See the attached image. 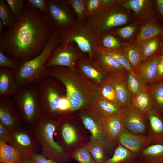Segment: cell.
Returning <instances> with one entry per match:
<instances>
[{
    "instance_id": "obj_1",
    "label": "cell",
    "mask_w": 163,
    "mask_h": 163,
    "mask_svg": "<svg viewBox=\"0 0 163 163\" xmlns=\"http://www.w3.org/2000/svg\"><path fill=\"white\" fill-rule=\"evenodd\" d=\"M53 31L45 15L27 3L19 18L0 35V50L21 64L43 51Z\"/></svg>"
},
{
    "instance_id": "obj_2",
    "label": "cell",
    "mask_w": 163,
    "mask_h": 163,
    "mask_svg": "<svg viewBox=\"0 0 163 163\" xmlns=\"http://www.w3.org/2000/svg\"><path fill=\"white\" fill-rule=\"evenodd\" d=\"M47 71V76L56 78L64 85L72 115L90 109L100 97L99 86L88 79L75 66L74 69L56 66Z\"/></svg>"
},
{
    "instance_id": "obj_3",
    "label": "cell",
    "mask_w": 163,
    "mask_h": 163,
    "mask_svg": "<svg viewBox=\"0 0 163 163\" xmlns=\"http://www.w3.org/2000/svg\"><path fill=\"white\" fill-rule=\"evenodd\" d=\"M88 131L78 116L63 117L57 121L55 140L70 157L90 141Z\"/></svg>"
},
{
    "instance_id": "obj_4",
    "label": "cell",
    "mask_w": 163,
    "mask_h": 163,
    "mask_svg": "<svg viewBox=\"0 0 163 163\" xmlns=\"http://www.w3.org/2000/svg\"><path fill=\"white\" fill-rule=\"evenodd\" d=\"M60 42L59 34L54 30L45 48L39 55L21 64L17 69L11 70L15 75L19 87L38 84L47 76L46 64L51 53Z\"/></svg>"
},
{
    "instance_id": "obj_5",
    "label": "cell",
    "mask_w": 163,
    "mask_h": 163,
    "mask_svg": "<svg viewBox=\"0 0 163 163\" xmlns=\"http://www.w3.org/2000/svg\"><path fill=\"white\" fill-rule=\"evenodd\" d=\"M57 121L42 117L32 128L41 148L40 154L46 158L61 163H69L71 158L54 139Z\"/></svg>"
},
{
    "instance_id": "obj_6",
    "label": "cell",
    "mask_w": 163,
    "mask_h": 163,
    "mask_svg": "<svg viewBox=\"0 0 163 163\" xmlns=\"http://www.w3.org/2000/svg\"><path fill=\"white\" fill-rule=\"evenodd\" d=\"M38 84L20 87L12 96L24 124L31 129L43 117L40 100Z\"/></svg>"
},
{
    "instance_id": "obj_7",
    "label": "cell",
    "mask_w": 163,
    "mask_h": 163,
    "mask_svg": "<svg viewBox=\"0 0 163 163\" xmlns=\"http://www.w3.org/2000/svg\"><path fill=\"white\" fill-rule=\"evenodd\" d=\"M131 21L128 12L120 4L102 11L87 18L83 23L97 37L110 33L113 29Z\"/></svg>"
},
{
    "instance_id": "obj_8",
    "label": "cell",
    "mask_w": 163,
    "mask_h": 163,
    "mask_svg": "<svg viewBox=\"0 0 163 163\" xmlns=\"http://www.w3.org/2000/svg\"><path fill=\"white\" fill-rule=\"evenodd\" d=\"M56 78L46 76L38 83L39 98L43 116L57 121L59 119V108L62 94L56 83Z\"/></svg>"
},
{
    "instance_id": "obj_9",
    "label": "cell",
    "mask_w": 163,
    "mask_h": 163,
    "mask_svg": "<svg viewBox=\"0 0 163 163\" xmlns=\"http://www.w3.org/2000/svg\"><path fill=\"white\" fill-rule=\"evenodd\" d=\"M60 43H74L90 59L97 53L96 48L101 46L99 38L88 29L83 22L77 21L60 34Z\"/></svg>"
},
{
    "instance_id": "obj_10",
    "label": "cell",
    "mask_w": 163,
    "mask_h": 163,
    "mask_svg": "<svg viewBox=\"0 0 163 163\" xmlns=\"http://www.w3.org/2000/svg\"><path fill=\"white\" fill-rule=\"evenodd\" d=\"M45 15L53 30L59 34L77 21L75 14L65 0H48Z\"/></svg>"
},
{
    "instance_id": "obj_11",
    "label": "cell",
    "mask_w": 163,
    "mask_h": 163,
    "mask_svg": "<svg viewBox=\"0 0 163 163\" xmlns=\"http://www.w3.org/2000/svg\"><path fill=\"white\" fill-rule=\"evenodd\" d=\"M7 143L15 149L22 158H31L41 152V147L31 129L24 124L11 130Z\"/></svg>"
},
{
    "instance_id": "obj_12",
    "label": "cell",
    "mask_w": 163,
    "mask_h": 163,
    "mask_svg": "<svg viewBox=\"0 0 163 163\" xmlns=\"http://www.w3.org/2000/svg\"><path fill=\"white\" fill-rule=\"evenodd\" d=\"M88 55L73 42L59 43L51 53L45 66L46 69L56 66L75 67L77 59Z\"/></svg>"
},
{
    "instance_id": "obj_13",
    "label": "cell",
    "mask_w": 163,
    "mask_h": 163,
    "mask_svg": "<svg viewBox=\"0 0 163 163\" xmlns=\"http://www.w3.org/2000/svg\"><path fill=\"white\" fill-rule=\"evenodd\" d=\"M78 116L90 133V142L99 143L107 149L112 145V142L106 138L102 130L100 123V117L91 109L81 110Z\"/></svg>"
},
{
    "instance_id": "obj_14",
    "label": "cell",
    "mask_w": 163,
    "mask_h": 163,
    "mask_svg": "<svg viewBox=\"0 0 163 163\" xmlns=\"http://www.w3.org/2000/svg\"><path fill=\"white\" fill-rule=\"evenodd\" d=\"M151 0H125L120 4L124 9L134 12L131 21L140 25L156 21V13L153 8Z\"/></svg>"
},
{
    "instance_id": "obj_15",
    "label": "cell",
    "mask_w": 163,
    "mask_h": 163,
    "mask_svg": "<svg viewBox=\"0 0 163 163\" xmlns=\"http://www.w3.org/2000/svg\"><path fill=\"white\" fill-rule=\"evenodd\" d=\"M0 123L10 130L24 124L10 96H0Z\"/></svg>"
},
{
    "instance_id": "obj_16",
    "label": "cell",
    "mask_w": 163,
    "mask_h": 163,
    "mask_svg": "<svg viewBox=\"0 0 163 163\" xmlns=\"http://www.w3.org/2000/svg\"><path fill=\"white\" fill-rule=\"evenodd\" d=\"M122 115L126 129L136 135L147 136L148 123L145 115L132 106L124 108Z\"/></svg>"
},
{
    "instance_id": "obj_17",
    "label": "cell",
    "mask_w": 163,
    "mask_h": 163,
    "mask_svg": "<svg viewBox=\"0 0 163 163\" xmlns=\"http://www.w3.org/2000/svg\"><path fill=\"white\" fill-rule=\"evenodd\" d=\"M116 141L139 156L144 149L151 145L150 139L147 136L133 134L125 127L119 134Z\"/></svg>"
},
{
    "instance_id": "obj_18",
    "label": "cell",
    "mask_w": 163,
    "mask_h": 163,
    "mask_svg": "<svg viewBox=\"0 0 163 163\" xmlns=\"http://www.w3.org/2000/svg\"><path fill=\"white\" fill-rule=\"evenodd\" d=\"M75 66L88 79L99 86L108 76L88 55L79 58L76 62Z\"/></svg>"
},
{
    "instance_id": "obj_19",
    "label": "cell",
    "mask_w": 163,
    "mask_h": 163,
    "mask_svg": "<svg viewBox=\"0 0 163 163\" xmlns=\"http://www.w3.org/2000/svg\"><path fill=\"white\" fill-rule=\"evenodd\" d=\"M127 72L108 76L114 86L117 101L119 105L124 108L132 106L133 96L129 90L126 81V74Z\"/></svg>"
},
{
    "instance_id": "obj_20",
    "label": "cell",
    "mask_w": 163,
    "mask_h": 163,
    "mask_svg": "<svg viewBox=\"0 0 163 163\" xmlns=\"http://www.w3.org/2000/svg\"><path fill=\"white\" fill-rule=\"evenodd\" d=\"M148 123L147 136L151 145H163V118L158 111L154 107L146 115Z\"/></svg>"
},
{
    "instance_id": "obj_21",
    "label": "cell",
    "mask_w": 163,
    "mask_h": 163,
    "mask_svg": "<svg viewBox=\"0 0 163 163\" xmlns=\"http://www.w3.org/2000/svg\"><path fill=\"white\" fill-rule=\"evenodd\" d=\"M100 123L106 138L112 142L116 141L119 134L125 127L122 113L113 116L100 117Z\"/></svg>"
},
{
    "instance_id": "obj_22",
    "label": "cell",
    "mask_w": 163,
    "mask_h": 163,
    "mask_svg": "<svg viewBox=\"0 0 163 163\" xmlns=\"http://www.w3.org/2000/svg\"><path fill=\"white\" fill-rule=\"evenodd\" d=\"M91 59L108 76L128 71L115 59L102 52H97Z\"/></svg>"
},
{
    "instance_id": "obj_23",
    "label": "cell",
    "mask_w": 163,
    "mask_h": 163,
    "mask_svg": "<svg viewBox=\"0 0 163 163\" xmlns=\"http://www.w3.org/2000/svg\"><path fill=\"white\" fill-rule=\"evenodd\" d=\"M161 54L159 53L149 58L135 72L136 75L147 85L154 83Z\"/></svg>"
},
{
    "instance_id": "obj_24",
    "label": "cell",
    "mask_w": 163,
    "mask_h": 163,
    "mask_svg": "<svg viewBox=\"0 0 163 163\" xmlns=\"http://www.w3.org/2000/svg\"><path fill=\"white\" fill-rule=\"evenodd\" d=\"M19 88L14 72L0 67V96L12 97Z\"/></svg>"
},
{
    "instance_id": "obj_25",
    "label": "cell",
    "mask_w": 163,
    "mask_h": 163,
    "mask_svg": "<svg viewBox=\"0 0 163 163\" xmlns=\"http://www.w3.org/2000/svg\"><path fill=\"white\" fill-rule=\"evenodd\" d=\"M163 26L156 21L141 25L139 33L133 42L140 46L146 41L154 38L161 37Z\"/></svg>"
},
{
    "instance_id": "obj_26",
    "label": "cell",
    "mask_w": 163,
    "mask_h": 163,
    "mask_svg": "<svg viewBox=\"0 0 163 163\" xmlns=\"http://www.w3.org/2000/svg\"><path fill=\"white\" fill-rule=\"evenodd\" d=\"M124 108L120 105L101 97L90 109L101 117L115 116L122 113Z\"/></svg>"
},
{
    "instance_id": "obj_27",
    "label": "cell",
    "mask_w": 163,
    "mask_h": 163,
    "mask_svg": "<svg viewBox=\"0 0 163 163\" xmlns=\"http://www.w3.org/2000/svg\"><path fill=\"white\" fill-rule=\"evenodd\" d=\"M117 144L112 155L105 163H140L139 155Z\"/></svg>"
},
{
    "instance_id": "obj_28",
    "label": "cell",
    "mask_w": 163,
    "mask_h": 163,
    "mask_svg": "<svg viewBox=\"0 0 163 163\" xmlns=\"http://www.w3.org/2000/svg\"><path fill=\"white\" fill-rule=\"evenodd\" d=\"M139 158L140 163H163V145L148 146L142 150Z\"/></svg>"
},
{
    "instance_id": "obj_29",
    "label": "cell",
    "mask_w": 163,
    "mask_h": 163,
    "mask_svg": "<svg viewBox=\"0 0 163 163\" xmlns=\"http://www.w3.org/2000/svg\"><path fill=\"white\" fill-rule=\"evenodd\" d=\"M147 90L141 91L133 96L132 100V106L145 115L154 107L153 102Z\"/></svg>"
},
{
    "instance_id": "obj_30",
    "label": "cell",
    "mask_w": 163,
    "mask_h": 163,
    "mask_svg": "<svg viewBox=\"0 0 163 163\" xmlns=\"http://www.w3.org/2000/svg\"><path fill=\"white\" fill-rule=\"evenodd\" d=\"M121 0H86V17H90L102 11L108 9Z\"/></svg>"
},
{
    "instance_id": "obj_31",
    "label": "cell",
    "mask_w": 163,
    "mask_h": 163,
    "mask_svg": "<svg viewBox=\"0 0 163 163\" xmlns=\"http://www.w3.org/2000/svg\"><path fill=\"white\" fill-rule=\"evenodd\" d=\"M123 50L135 72L142 63V55L139 46L134 42L127 43L126 47Z\"/></svg>"
},
{
    "instance_id": "obj_32",
    "label": "cell",
    "mask_w": 163,
    "mask_h": 163,
    "mask_svg": "<svg viewBox=\"0 0 163 163\" xmlns=\"http://www.w3.org/2000/svg\"><path fill=\"white\" fill-rule=\"evenodd\" d=\"M161 37L154 38L139 46L141 52L142 63L149 58L161 52Z\"/></svg>"
},
{
    "instance_id": "obj_33",
    "label": "cell",
    "mask_w": 163,
    "mask_h": 163,
    "mask_svg": "<svg viewBox=\"0 0 163 163\" xmlns=\"http://www.w3.org/2000/svg\"><path fill=\"white\" fill-rule=\"evenodd\" d=\"M22 158L20 153L7 142L0 141V163L18 161Z\"/></svg>"
},
{
    "instance_id": "obj_34",
    "label": "cell",
    "mask_w": 163,
    "mask_h": 163,
    "mask_svg": "<svg viewBox=\"0 0 163 163\" xmlns=\"http://www.w3.org/2000/svg\"><path fill=\"white\" fill-rule=\"evenodd\" d=\"M97 52H102L108 55L117 60L128 72L133 75L137 76L134 70L127 59L123 49L113 50L104 48L101 46H98L96 49Z\"/></svg>"
},
{
    "instance_id": "obj_35",
    "label": "cell",
    "mask_w": 163,
    "mask_h": 163,
    "mask_svg": "<svg viewBox=\"0 0 163 163\" xmlns=\"http://www.w3.org/2000/svg\"><path fill=\"white\" fill-rule=\"evenodd\" d=\"M147 90L153 102L154 107L163 113V81L148 86Z\"/></svg>"
},
{
    "instance_id": "obj_36",
    "label": "cell",
    "mask_w": 163,
    "mask_h": 163,
    "mask_svg": "<svg viewBox=\"0 0 163 163\" xmlns=\"http://www.w3.org/2000/svg\"><path fill=\"white\" fill-rule=\"evenodd\" d=\"M126 81L129 90L133 97L148 89V86L144 82L129 72L126 73Z\"/></svg>"
},
{
    "instance_id": "obj_37",
    "label": "cell",
    "mask_w": 163,
    "mask_h": 163,
    "mask_svg": "<svg viewBox=\"0 0 163 163\" xmlns=\"http://www.w3.org/2000/svg\"><path fill=\"white\" fill-rule=\"evenodd\" d=\"M86 145L96 163H105L109 158L105 148L101 144L89 141Z\"/></svg>"
},
{
    "instance_id": "obj_38",
    "label": "cell",
    "mask_w": 163,
    "mask_h": 163,
    "mask_svg": "<svg viewBox=\"0 0 163 163\" xmlns=\"http://www.w3.org/2000/svg\"><path fill=\"white\" fill-rule=\"evenodd\" d=\"M101 46L110 50H120L124 49L127 43L121 41L114 35L109 33L104 34L99 38Z\"/></svg>"
},
{
    "instance_id": "obj_39",
    "label": "cell",
    "mask_w": 163,
    "mask_h": 163,
    "mask_svg": "<svg viewBox=\"0 0 163 163\" xmlns=\"http://www.w3.org/2000/svg\"><path fill=\"white\" fill-rule=\"evenodd\" d=\"M99 92L100 97L119 105L114 86L108 76L99 86Z\"/></svg>"
},
{
    "instance_id": "obj_40",
    "label": "cell",
    "mask_w": 163,
    "mask_h": 163,
    "mask_svg": "<svg viewBox=\"0 0 163 163\" xmlns=\"http://www.w3.org/2000/svg\"><path fill=\"white\" fill-rule=\"evenodd\" d=\"M138 25L133 23L122 27L115 28L110 33L120 40H128L132 37L136 33Z\"/></svg>"
},
{
    "instance_id": "obj_41",
    "label": "cell",
    "mask_w": 163,
    "mask_h": 163,
    "mask_svg": "<svg viewBox=\"0 0 163 163\" xmlns=\"http://www.w3.org/2000/svg\"><path fill=\"white\" fill-rule=\"evenodd\" d=\"M67 4L72 8L76 16L77 21L83 22L86 17V0H65Z\"/></svg>"
},
{
    "instance_id": "obj_42",
    "label": "cell",
    "mask_w": 163,
    "mask_h": 163,
    "mask_svg": "<svg viewBox=\"0 0 163 163\" xmlns=\"http://www.w3.org/2000/svg\"><path fill=\"white\" fill-rule=\"evenodd\" d=\"M0 20L8 28L13 24L16 21L6 0H0Z\"/></svg>"
},
{
    "instance_id": "obj_43",
    "label": "cell",
    "mask_w": 163,
    "mask_h": 163,
    "mask_svg": "<svg viewBox=\"0 0 163 163\" xmlns=\"http://www.w3.org/2000/svg\"><path fill=\"white\" fill-rule=\"evenodd\" d=\"M70 158L78 163H96L86 145L75 152Z\"/></svg>"
},
{
    "instance_id": "obj_44",
    "label": "cell",
    "mask_w": 163,
    "mask_h": 163,
    "mask_svg": "<svg viewBox=\"0 0 163 163\" xmlns=\"http://www.w3.org/2000/svg\"><path fill=\"white\" fill-rule=\"evenodd\" d=\"M15 21L21 17L25 5L23 0H6Z\"/></svg>"
},
{
    "instance_id": "obj_45",
    "label": "cell",
    "mask_w": 163,
    "mask_h": 163,
    "mask_svg": "<svg viewBox=\"0 0 163 163\" xmlns=\"http://www.w3.org/2000/svg\"><path fill=\"white\" fill-rule=\"evenodd\" d=\"M21 65L18 62L8 56L0 50V67L15 70L18 68Z\"/></svg>"
},
{
    "instance_id": "obj_46",
    "label": "cell",
    "mask_w": 163,
    "mask_h": 163,
    "mask_svg": "<svg viewBox=\"0 0 163 163\" xmlns=\"http://www.w3.org/2000/svg\"><path fill=\"white\" fill-rule=\"evenodd\" d=\"M25 2L32 8L45 15L47 11L48 0H27Z\"/></svg>"
},
{
    "instance_id": "obj_47",
    "label": "cell",
    "mask_w": 163,
    "mask_h": 163,
    "mask_svg": "<svg viewBox=\"0 0 163 163\" xmlns=\"http://www.w3.org/2000/svg\"><path fill=\"white\" fill-rule=\"evenodd\" d=\"M10 135L11 130L0 123V141L8 143Z\"/></svg>"
},
{
    "instance_id": "obj_48",
    "label": "cell",
    "mask_w": 163,
    "mask_h": 163,
    "mask_svg": "<svg viewBox=\"0 0 163 163\" xmlns=\"http://www.w3.org/2000/svg\"><path fill=\"white\" fill-rule=\"evenodd\" d=\"M163 81V54L161 56L158 63L157 74L154 83Z\"/></svg>"
},
{
    "instance_id": "obj_49",
    "label": "cell",
    "mask_w": 163,
    "mask_h": 163,
    "mask_svg": "<svg viewBox=\"0 0 163 163\" xmlns=\"http://www.w3.org/2000/svg\"><path fill=\"white\" fill-rule=\"evenodd\" d=\"M31 158L34 163H61L46 158L40 153L35 155Z\"/></svg>"
},
{
    "instance_id": "obj_50",
    "label": "cell",
    "mask_w": 163,
    "mask_h": 163,
    "mask_svg": "<svg viewBox=\"0 0 163 163\" xmlns=\"http://www.w3.org/2000/svg\"><path fill=\"white\" fill-rule=\"evenodd\" d=\"M155 3L159 13L163 17V0H155Z\"/></svg>"
},
{
    "instance_id": "obj_51",
    "label": "cell",
    "mask_w": 163,
    "mask_h": 163,
    "mask_svg": "<svg viewBox=\"0 0 163 163\" xmlns=\"http://www.w3.org/2000/svg\"><path fill=\"white\" fill-rule=\"evenodd\" d=\"M18 163H34L32 158H22Z\"/></svg>"
},
{
    "instance_id": "obj_52",
    "label": "cell",
    "mask_w": 163,
    "mask_h": 163,
    "mask_svg": "<svg viewBox=\"0 0 163 163\" xmlns=\"http://www.w3.org/2000/svg\"><path fill=\"white\" fill-rule=\"evenodd\" d=\"M5 26L3 22L0 20V35L2 34L4 31V30Z\"/></svg>"
},
{
    "instance_id": "obj_53",
    "label": "cell",
    "mask_w": 163,
    "mask_h": 163,
    "mask_svg": "<svg viewBox=\"0 0 163 163\" xmlns=\"http://www.w3.org/2000/svg\"><path fill=\"white\" fill-rule=\"evenodd\" d=\"M161 52L162 53V54H163V34L161 37Z\"/></svg>"
},
{
    "instance_id": "obj_54",
    "label": "cell",
    "mask_w": 163,
    "mask_h": 163,
    "mask_svg": "<svg viewBox=\"0 0 163 163\" xmlns=\"http://www.w3.org/2000/svg\"><path fill=\"white\" fill-rule=\"evenodd\" d=\"M19 160L18 161H15V162H11V163H18Z\"/></svg>"
}]
</instances>
